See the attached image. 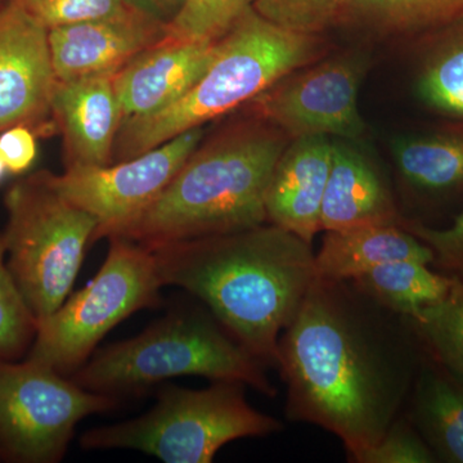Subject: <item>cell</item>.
Listing matches in <instances>:
<instances>
[{
  "instance_id": "1",
  "label": "cell",
  "mask_w": 463,
  "mask_h": 463,
  "mask_svg": "<svg viewBox=\"0 0 463 463\" xmlns=\"http://www.w3.org/2000/svg\"><path fill=\"white\" fill-rule=\"evenodd\" d=\"M423 358L408 318L317 277L279 337L288 417L336 435L354 462L401 416Z\"/></svg>"
},
{
  "instance_id": "2",
  "label": "cell",
  "mask_w": 463,
  "mask_h": 463,
  "mask_svg": "<svg viewBox=\"0 0 463 463\" xmlns=\"http://www.w3.org/2000/svg\"><path fill=\"white\" fill-rule=\"evenodd\" d=\"M151 250L163 286L199 298L234 340L277 368L279 337L318 277L310 243L264 223Z\"/></svg>"
},
{
  "instance_id": "3",
  "label": "cell",
  "mask_w": 463,
  "mask_h": 463,
  "mask_svg": "<svg viewBox=\"0 0 463 463\" xmlns=\"http://www.w3.org/2000/svg\"><path fill=\"white\" fill-rule=\"evenodd\" d=\"M289 141L254 115L224 128L201 142L154 203L111 236L155 249L268 223V185Z\"/></svg>"
},
{
  "instance_id": "4",
  "label": "cell",
  "mask_w": 463,
  "mask_h": 463,
  "mask_svg": "<svg viewBox=\"0 0 463 463\" xmlns=\"http://www.w3.org/2000/svg\"><path fill=\"white\" fill-rule=\"evenodd\" d=\"M323 50L319 35L283 29L250 8L219 39L212 65L182 99L157 114L121 120L112 164L248 105L283 76L318 61Z\"/></svg>"
},
{
  "instance_id": "5",
  "label": "cell",
  "mask_w": 463,
  "mask_h": 463,
  "mask_svg": "<svg viewBox=\"0 0 463 463\" xmlns=\"http://www.w3.org/2000/svg\"><path fill=\"white\" fill-rule=\"evenodd\" d=\"M265 365L205 315L172 312L132 339L99 350L72 381L90 392L114 395L174 377L237 381L268 397L276 389Z\"/></svg>"
},
{
  "instance_id": "6",
  "label": "cell",
  "mask_w": 463,
  "mask_h": 463,
  "mask_svg": "<svg viewBox=\"0 0 463 463\" xmlns=\"http://www.w3.org/2000/svg\"><path fill=\"white\" fill-rule=\"evenodd\" d=\"M7 265L36 321L65 303L99 221L63 197L41 170L18 179L5 196Z\"/></svg>"
},
{
  "instance_id": "7",
  "label": "cell",
  "mask_w": 463,
  "mask_h": 463,
  "mask_svg": "<svg viewBox=\"0 0 463 463\" xmlns=\"http://www.w3.org/2000/svg\"><path fill=\"white\" fill-rule=\"evenodd\" d=\"M245 383L215 381L201 390H164L138 419L85 432V449L141 450L166 463H209L233 440L267 437L282 423L245 398Z\"/></svg>"
},
{
  "instance_id": "8",
  "label": "cell",
  "mask_w": 463,
  "mask_h": 463,
  "mask_svg": "<svg viewBox=\"0 0 463 463\" xmlns=\"http://www.w3.org/2000/svg\"><path fill=\"white\" fill-rule=\"evenodd\" d=\"M109 240L108 258L96 277L38 322L30 361L63 376L75 373L115 326L160 300L164 286L152 250L125 237Z\"/></svg>"
},
{
  "instance_id": "9",
  "label": "cell",
  "mask_w": 463,
  "mask_h": 463,
  "mask_svg": "<svg viewBox=\"0 0 463 463\" xmlns=\"http://www.w3.org/2000/svg\"><path fill=\"white\" fill-rule=\"evenodd\" d=\"M116 403L114 395L83 389L30 359L16 364L0 358V457L21 463L61 461L76 425Z\"/></svg>"
},
{
  "instance_id": "10",
  "label": "cell",
  "mask_w": 463,
  "mask_h": 463,
  "mask_svg": "<svg viewBox=\"0 0 463 463\" xmlns=\"http://www.w3.org/2000/svg\"><path fill=\"white\" fill-rule=\"evenodd\" d=\"M368 66L361 52L316 61L283 76L248 105L289 139L326 136L361 142L367 125L358 97Z\"/></svg>"
},
{
  "instance_id": "11",
  "label": "cell",
  "mask_w": 463,
  "mask_h": 463,
  "mask_svg": "<svg viewBox=\"0 0 463 463\" xmlns=\"http://www.w3.org/2000/svg\"><path fill=\"white\" fill-rule=\"evenodd\" d=\"M203 136V127L194 128L129 160L69 167L61 175L51 173V182L63 197L99 221L94 241L109 237L154 203Z\"/></svg>"
},
{
  "instance_id": "12",
  "label": "cell",
  "mask_w": 463,
  "mask_h": 463,
  "mask_svg": "<svg viewBox=\"0 0 463 463\" xmlns=\"http://www.w3.org/2000/svg\"><path fill=\"white\" fill-rule=\"evenodd\" d=\"M56 84L48 30L11 0L0 5V133L26 125L47 129Z\"/></svg>"
},
{
  "instance_id": "13",
  "label": "cell",
  "mask_w": 463,
  "mask_h": 463,
  "mask_svg": "<svg viewBox=\"0 0 463 463\" xmlns=\"http://www.w3.org/2000/svg\"><path fill=\"white\" fill-rule=\"evenodd\" d=\"M167 35V25L132 8L118 16L48 30L54 76L60 81L114 76Z\"/></svg>"
},
{
  "instance_id": "14",
  "label": "cell",
  "mask_w": 463,
  "mask_h": 463,
  "mask_svg": "<svg viewBox=\"0 0 463 463\" xmlns=\"http://www.w3.org/2000/svg\"><path fill=\"white\" fill-rule=\"evenodd\" d=\"M218 42L172 38L137 54L112 76L123 118L157 114L182 99L205 74L218 52Z\"/></svg>"
},
{
  "instance_id": "15",
  "label": "cell",
  "mask_w": 463,
  "mask_h": 463,
  "mask_svg": "<svg viewBox=\"0 0 463 463\" xmlns=\"http://www.w3.org/2000/svg\"><path fill=\"white\" fill-rule=\"evenodd\" d=\"M51 114L62 134L66 169L112 164L123 120L112 76L56 80Z\"/></svg>"
},
{
  "instance_id": "16",
  "label": "cell",
  "mask_w": 463,
  "mask_h": 463,
  "mask_svg": "<svg viewBox=\"0 0 463 463\" xmlns=\"http://www.w3.org/2000/svg\"><path fill=\"white\" fill-rule=\"evenodd\" d=\"M332 139H291L277 161L265 196L268 223L312 245L321 232L322 203L330 176Z\"/></svg>"
},
{
  "instance_id": "17",
  "label": "cell",
  "mask_w": 463,
  "mask_h": 463,
  "mask_svg": "<svg viewBox=\"0 0 463 463\" xmlns=\"http://www.w3.org/2000/svg\"><path fill=\"white\" fill-rule=\"evenodd\" d=\"M388 182L371 158L347 141H332V163L322 203L321 231L402 224Z\"/></svg>"
},
{
  "instance_id": "18",
  "label": "cell",
  "mask_w": 463,
  "mask_h": 463,
  "mask_svg": "<svg viewBox=\"0 0 463 463\" xmlns=\"http://www.w3.org/2000/svg\"><path fill=\"white\" fill-rule=\"evenodd\" d=\"M417 260L431 265L434 254L402 224L364 225L327 231L316 254L321 279L352 281L379 265Z\"/></svg>"
},
{
  "instance_id": "19",
  "label": "cell",
  "mask_w": 463,
  "mask_h": 463,
  "mask_svg": "<svg viewBox=\"0 0 463 463\" xmlns=\"http://www.w3.org/2000/svg\"><path fill=\"white\" fill-rule=\"evenodd\" d=\"M410 398L411 422L438 462L463 463V381L425 352Z\"/></svg>"
},
{
  "instance_id": "20",
  "label": "cell",
  "mask_w": 463,
  "mask_h": 463,
  "mask_svg": "<svg viewBox=\"0 0 463 463\" xmlns=\"http://www.w3.org/2000/svg\"><path fill=\"white\" fill-rule=\"evenodd\" d=\"M392 156L417 194L446 197L463 191V129L399 137Z\"/></svg>"
},
{
  "instance_id": "21",
  "label": "cell",
  "mask_w": 463,
  "mask_h": 463,
  "mask_svg": "<svg viewBox=\"0 0 463 463\" xmlns=\"http://www.w3.org/2000/svg\"><path fill=\"white\" fill-rule=\"evenodd\" d=\"M356 288L395 315L413 318L449 294L456 279L417 260L379 265L352 279Z\"/></svg>"
},
{
  "instance_id": "22",
  "label": "cell",
  "mask_w": 463,
  "mask_h": 463,
  "mask_svg": "<svg viewBox=\"0 0 463 463\" xmlns=\"http://www.w3.org/2000/svg\"><path fill=\"white\" fill-rule=\"evenodd\" d=\"M438 30L420 67L417 93L434 111L463 121V17Z\"/></svg>"
},
{
  "instance_id": "23",
  "label": "cell",
  "mask_w": 463,
  "mask_h": 463,
  "mask_svg": "<svg viewBox=\"0 0 463 463\" xmlns=\"http://www.w3.org/2000/svg\"><path fill=\"white\" fill-rule=\"evenodd\" d=\"M463 17V0H349L340 23L379 33L440 29Z\"/></svg>"
},
{
  "instance_id": "24",
  "label": "cell",
  "mask_w": 463,
  "mask_h": 463,
  "mask_svg": "<svg viewBox=\"0 0 463 463\" xmlns=\"http://www.w3.org/2000/svg\"><path fill=\"white\" fill-rule=\"evenodd\" d=\"M408 321L425 352L463 381V283L456 279L443 300Z\"/></svg>"
},
{
  "instance_id": "25",
  "label": "cell",
  "mask_w": 463,
  "mask_h": 463,
  "mask_svg": "<svg viewBox=\"0 0 463 463\" xmlns=\"http://www.w3.org/2000/svg\"><path fill=\"white\" fill-rule=\"evenodd\" d=\"M38 321L27 307L7 265L5 236L0 232V358L16 361L29 353Z\"/></svg>"
},
{
  "instance_id": "26",
  "label": "cell",
  "mask_w": 463,
  "mask_h": 463,
  "mask_svg": "<svg viewBox=\"0 0 463 463\" xmlns=\"http://www.w3.org/2000/svg\"><path fill=\"white\" fill-rule=\"evenodd\" d=\"M255 0H190L167 26L169 36L182 41L218 42L230 32Z\"/></svg>"
},
{
  "instance_id": "27",
  "label": "cell",
  "mask_w": 463,
  "mask_h": 463,
  "mask_svg": "<svg viewBox=\"0 0 463 463\" xmlns=\"http://www.w3.org/2000/svg\"><path fill=\"white\" fill-rule=\"evenodd\" d=\"M349 0H255L254 9L291 32L319 35L339 24Z\"/></svg>"
},
{
  "instance_id": "28",
  "label": "cell",
  "mask_w": 463,
  "mask_h": 463,
  "mask_svg": "<svg viewBox=\"0 0 463 463\" xmlns=\"http://www.w3.org/2000/svg\"><path fill=\"white\" fill-rule=\"evenodd\" d=\"M33 18L39 25L51 30L87 21L118 16L127 11L124 0H11Z\"/></svg>"
},
{
  "instance_id": "29",
  "label": "cell",
  "mask_w": 463,
  "mask_h": 463,
  "mask_svg": "<svg viewBox=\"0 0 463 463\" xmlns=\"http://www.w3.org/2000/svg\"><path fill=\"white\" fill-rule=\"evenodd\" d=\"M356 463H432L437 457L412 422L399 416L374 446L368 448Z\"/></svg>"
},
{
  "instance_id": "30",
  "label": "cell",
  "mask_w": 463,
  "mask_h": 463,
  "mask_svg": "<svg viewBox=\"0 0 463 463\" xmlns=\"http://www.w3.org/2000/svg\"><path fill=\"white\" fill-rule=\"evenodd\" d=\"M402 225L431 249L434 254L431 265L463 283V210L446 228H432L405 219Z\"/></svg>"
},
{
  "instance_id": "31",
  "label": "cell",
  "mask_w": 463,
  "mask_h": 463,
  "mask_svg": "<svg viewBox=\"0 0 463 463\" xmlns=\"http://www.w3.org/2000/svg\"><path fill=\"white\" fill-rule=\"evenodd\" d=\"M32 128L16 125L0 133V156L9 174L24 175L38 158V141Z\"/></svg>"
},
{
  "instance_id": "32",
  "label": "cell",
  "mask_w": 463,
  "mask_h": 463,
  "mask_svg": "<svg viewBox=\"0 0 463 463\" xmlns=\"http://www.w3.org/2000/svg\"><path fill=\"white\" fill-rule=\"evenodd\" d=\"M188 2L190 0H124L128 7L167 26L178 17Z\"/></svg>"
},
{
  "instance_id": "33",
  "label": "cell",
  "mask_w": 463,
  "mask_h": 463,
  "mask_svg": "<svg viewBox=\"0 0 463 463\" xmlns=\"http://www.w3.org/2000/svg\"><path fill=\"white\" fill-rule=\"evenodd\" d=\"M7 173V167H5V161H3L2 156H0V182L5 179V174Z\"/></svg>"
},
{
  "instance_id": "34",
  "label": "cell",
  "mask_w": 463,
  "mask_h": 463,
  "mask_svg": "<svg viewBox=\"0 0 463 463\" xmlns=\"http://www.w3.org/2000/svg\"><path fill=\"white\" fill-rule=\"evenodd\" d=\"M5 0H0V5H2V3H5Z\"/></svg>"
}]
</instances>
